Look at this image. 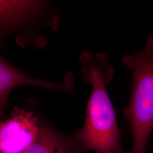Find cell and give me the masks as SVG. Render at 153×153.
I'll list each match as a JSON object with an SVG mask.
<instances>
[{"mask_svg":"<svg viewBox=\"0 0 153 153\" xmlns=\"http://www.w3.org/2000/svg\"><path fill=\"white\" fill-rule=\"evenodd\" d=\"M40 121L35 114L14 107L0 125V153H24L38 136Z\"/></svg>","mask_w":153,"mask_h":153,"instance_id":"3957f363","label":"cell"},{"mask_svg":"<svg viewBox=\"0 0 153 153\" xmlns=\"http://www.w3.org/2000/svg\"><path fill=\"white\" fill-rule=\"evenodd\" d=\"M22 85H31L51 90H60L72 92L74 79L69 72L62 83H56L27 76L11 65L2 57L0 59V109L4 112L7 104V99L11 90Z\"/></svg>","mask_w":153,"mask_h":153,"instance_id":"277c9868","label":"cell"},{"mask_svg":"<svg viewBox=\"0 0 153 153\" xmlns=\"http://www.w3.org/2000/svg\"><path fill=\"white\" fill-rule=\"evenodd\" d=\"M123 63L133 72L131 98L123 112L130 126L133 147L126 153H146L153 129V52L145 48L125 56Z\"/></svg>","mask_w":153,"mask_h":153,"instance_id":"7a4b0ae2","label":"cell"},{"mask_svg":"<svg viewBox=\"0 0 153 153\" xmlns=\"http://www.w3.org/2000/svg\"><path fill=\"white\" fill-rule=\"evenodd\" d=\"M85 80L92 86L82 128L72 135L83 151L97 153H126L123 149L115 110L106 87L114 70L107 56L83 52L79 57Z\"/></svg>","mask_w":153,"mask_h":153,"instance_id":"6da1fadb","label":"cell"},{"mask_svg":"<svg viewBox=\"0 0 153 153\" xmlns=\"http://www.w3.org/2000/svg\"><path fill=\"white\" fill-rule=\"evenodd\" d=\"M145 48L148 50L153 52V35L148 39L147 44Z\"/></svg>","mask_w":153,"mask_h":153,"instance_id":"8992f818","label":"cell"},{"mask_svg":"<svg viewBox=\"0 0 153 153\" xmlns=\"http://www.w3.org/2000/svg\"><path fill=\"white\" fill-rule=\"evenodd\" d=\"M83 152L73 136L61 134L40 121L38 136L24 153H80Z\"/></svg>","mask_w":153,"mask_h":153,"instance_id":"5b68a950","label":"cell"}]
</instances>
